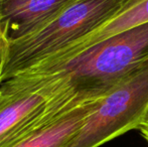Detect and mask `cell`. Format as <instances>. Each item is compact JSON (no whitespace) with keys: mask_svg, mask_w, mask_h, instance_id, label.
I'll return each instance as SVG.
<instances>
[{"mask_svg":"<svg viewBox=\"0 0 148 147\" xmlns=\"http://www.w3.org/2000/svg\"><path fill=\"white\" fill-rule=\"evenodd\" d=\"M147 61L148 22L91 45L66 59L36 63L9 79L29 82L58 78L66 83L75 96L93 99L102 97Z\"/></svg>","mask_w":148,"mask_h":147,"instance_id":"1","label":"cell"},{"mask_svg":"<svg viewBox=\"0 0 148 147\" xmlns=\"http://www.w3.org/2000/svg\"><path fill=\"white\" fill-rule=\"evenodd\" d=\"M129 0H73L57 16L24 36H4L1 82L93 31Z\"/></svg>","mask_w":148,"mask_h":147,"instance_id":"2","label":"cell"},{"mask_svg":"<svg viewBox=\"0 0 148 147\" xmlns=\"http://www.w3.org/2000/svg\"><path fill=\"white\" fill-rule=\"evenodd\" d=\"M88 100L76 97L56 78L1 83L0 147L15 146Z\"/></svg>","mask_w":148,"mask_h":147,"instance_id":"3","label":"cell"},{"mask_svg":"<svg viewBox=\"0 0 148 147\" xmlns=\"http://www.w3.org/2000/svg\"><path fill=\"white\" fill-rule=\"evenodd\" d=\"M148 114V61L106 92L66 147H99L133 129Z\"/></svg>","mask_w":148,"mask_h":147,"instance_id":"4","label":"cell"},{"mask_svg":"<svg viewBox=\"0 0 148 147\" xmlns=\"http://www.w3.org/2000/svg\"><path fill=\"white\" fill-rule=\"evenodd\" d=\"M73 0H0V31L7 39L24 36L49 22Z\"/></svg>","mask_w":148,"mask_h":147,"instance_id":"5","label":"cell"},{"mask_svg":"<svg viewBox=\"0 0 148 147\" xmlns=\"http://www.w3.org/2000/svg\"><path fill=\"white\" fill-rule=\"evenodd\" d=\"M147 22L148 0H129L116 13L97 26L93 31L89 32L78 40L73 41L66 46L55 51L36 63H49L66 59L88 49L91 45Z\"/></svg>","mask_w":148,"mask_h":147,"instance_id":"6","label":"cell"},{"mask_svg":"<svg viewBox=\"0 0 148 147\" xmlns=\"http://www.w3.org/2000/svg\"><path fill=\"white\" fill-rule=\"evenodd\" d=\"M100 98L81 103L47 128L13 147H66L84 125Z\"/></svg>","mask_w":148,"mask_h":147,"instance_id":"7","label":"cell"},{"mask_svg":"<svg viewBox=\"0 0 148 147\" xmlns=\"http://www.w3.org/2000/svg\"><path fill=\"white\" fill-rule=\"evenodd\" d=\"M3 55H4V36L0 31V85H1V76L3 71Z\"/></svg>","mask_w":148,"mask_h":147,"instance_id":"8","label":"cell"},{"mask_svg":"<svg viewBox=\"0 0 148 147\" xmlns=\"http://www.w3.org/2000/svg\"><path fill=\"white\" fill-rule=\"evenodd\" d=\"M138 130L140 131L142 137L144 138V140L147 142V144H148V114H147L146 118H145L144 122L141 124V126L139 127Z\"/></svg>","mask_w":148,"mask_h":147,"instance_id":"9","label":"cell"}]
</instances>
